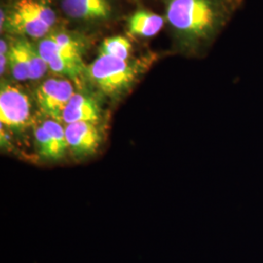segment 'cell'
Segmentation results:
<instances>
[{
	"label": "cell",
	"instance_id": "2e32d148",
	"mask_svg": "<svg viewBox=\"0 0 263 263\" xmlns=\"http://www.w3.org/2000/svg\"><path fill=\"white\" fill-rule=\"evenodd\" d=\"M8 65V54H0V73L1 76L5 72Z\"/></svg>",
	"mask_w": 263,
	"mask_h": 263
},
{
	"label": "cell",
	"instance_id": "7c38bea8",
	"mask_svg": "<svg viewBox=\"0 0 263 263\" xmlns=\"http://www.w3.org/2000/svg\"><path fill=\"white\" fill-rule=\"evenodd\" d=\"M8 66L16 80L25 81L29 79L27 40H19L11 45L8 52Z\"/></svg>",
	"mask_w": 263,
	"mask_h": 263
},
{
	"label": "cell",
	"instance_id": "8fae6325",
	"mask_svg": "<svg viewBox=\"0 0 263 263\" xmlns=\"http://www.w3.org/2000/svg\"><path fill=\"white\" fill-rule=\"evenodd\" d=\"M128 23L132 33L143 37H152L162 29L165 20L158 14L140 10L132 15Z\"/></svg>",
	"mask_w": 263,
	"mask_h": 263
},
{
	"label": "cell",
	"instance_id": "3957f363",
	"mask_svg": "<svg viewBox=\"0 0 263 263\" xmlns=\"http://www.w3.org/2000/svg\"><path fill=\"white\" fill-rule=\"evenodd\" d=\"M88 76L104 94H120L136 77V69L127 61L100 54L89 66Z\"/></svg>",
	"mask_w": 263,
	"mask_h": 263
},
{
	"label": "cell",
	"instance_id": "8992f818",
	"mask_svg": "<svg viewBox=\"0 0 263 263\" xmlns=\"http://www.w3.org/2000/svg\"><path fill=\"white\" fill-rule=\"evenodd\" d=\"M38 149L43 157L58 160L62 158L68 147L66 129L54 119L45 120L34 132Z\"/></svg>",
	"mask_w": 263,
	"mask_h": 263
},
{
	"label": "cell",
	"instance_id": "9c48e42d",
	"mask_svg": "<svg viewBox=\"0 0 263 263\" xmlns=\"http://www.w3.org/2000/svg\"><path fill=\"white\" fill-rule=\"evenodd\" d=\"M64 12L77 20H103L109 17L111 8L108 0H62Z\"/></svg>",
	"mask_w": 263,
	"mask_h": 263
},
{
	"label": "cell",
	"instance_id": "30bf717a",
	"mask_svg": "<svg viewBox=\"0 0 263 263\" xmlns=\"http://www.w3.org/2000/svg\"><path fill=\"white\" fill-rule=\"evenodd\" d=\"M100 118L99 107L89 97L84 95L76 94L71 97L66 104L63 114L62 121L66 124L77 122H98Z\"/></svg>",
	"mask_w": 263,
	"mask_h": 263
},
{
	"label": "cell",
	"instance_id": "4fadbf2b",
	"mask_svg": "<svg viewBox=\"0 0 263 263\" xmlns=\"http://www.w3.org/2000/svg\"><path fill=\"white\" fill-rule=\"evenodd\" d=\"M131 51L130 41L123 36L105 38L100 48V54L114 57L124 61H128Z\"/></svg>",
	"mask_w": 263,
	"mask_h": 263
},
{
	"label": "cell",
	"instance_id": "277c9868",
	"mask_svg": "<svg viewBox=\"0 0 263 263\" xmlns=\"http://www.w3.org/2000/svg\"><path fill=\"white\" fill-rule=\"evenodd\" d=\"M30 118V102L19 88L2 85L0 91V122L13 131H21Z\"/></svg>",
	"mask_w": 263,
	"mask_h": 263
},
{
	"label": "cell",
	"instance_id": "d6986e66",
	"mask_svg": "<svg viewBox=\"0 0 263 263\" xmlns=\"http://www.w3.org/2000/svg\"><path fill=\"white\" fill-rule=\"evenodd\" d=\"M4 21H5V14L3 13V11H1V29H3Z\"/></svg>",
	"mask_w": 263,
	"mask_h": 263
},
{
	"label": "cell",
	"instance_id": "ac0fdd59",
	"mask_svg": "<svg viewBox=\"0 0 263 263\" xmlns=\"http://www.w3.org/2000/svg\"><path fill=\"white\" fill-rule=\"evenodd\" d=\"M228 1H229V2H231V3H232V4H233V5H234V6H239V5H240V3H241V1H242V0H228Z\"/></svg>",
	"mask_w": 263,
	"mask_h": 263
},
{
	"label": "cell",
	"instance_id": "5bb4252c",
	"mask_svg": "<svg viewBox=\"0 0 263 263\" xmlns=\"http://www.w3.org/2000/svg\"><path fill=\"white\" fill-rule=\"evenodd\" d=\"M51 35L56 41L57 45H58V47L60 48L61 52L67 59H69L70 61H72L77 65L82 66L80 46L76 40H74L70 35L64 33V32L53 33Z\"/></svg>",
	"mask_w": 263,
	"mask_h": 263
},
{
	"label": "cell",
	"instance_id": "e0dca14e",
	"mask_svg": "<svg viewBox=\"0 0 263 263\" xmlns=\"http://www.w3.org/2000/svg\"><path fill=\"white\" fill-rule=\"evenodd\" d=\"M0 54H8L7 53V43L3 38L0 41Z\"/></svg>",
	"mask_w": 263,
	"mask_h": 263
},
{
	"label": "cell",
	"instance_id": "6da1fadb",
	"mask_svg": "<svg viewBox=\"0 0 263 263\" xmlns=\"http://www.w3.org/2000/svg\"><path fill=\"white\" fill-rule=\"evenodd\" d=\"M231 7L228 0H168L166 18L182 43L194 49L221 29Z\"/></svg>",
	"mask_w": 263,
	"mask_h": 263
},
{
	"label": "cell",
	"instance_id": "9a60e30c",
	"mask_svg": "<svg viewBox=\"0 0 263 263\" xmlns=\"http://www.w3.org/2000/svg\"><path fill=\"white\" fill-rule=\"evenodd\" d=\"M27 50H28V67H29L28 80H37L46 73L49 67L44 59L39 54L37 48L34 47L28 41H27Z\"/></svg>",
	"mask_w": 263,
	"mask_h": 263
},
{
	"label": "cell",
	"instance_id": "7a4b0ae2",
	"mask_svg": "<svg viewBox=\"0 0 263 263\" xmlns=\"http://www.w3.org/2000/svg\"><path fill=\"white\" fill-rule=\"evenodd\" d=\"M56 14L41 0H18L8 18L11 31L32 38L46 37L55 25Z\"/></svg>",
	"mask_w": 263,
	"mask_h": 263
},
{
	"label": "cell",
	"instance_id": "52a82bcc",
	"mask_svg": "<svg viewBox=\"0 0 263 263\" xmlns=\"http://www.w3.org/2000/svg\"><path fill=\"white\" fill-rule=\"evenodd\" d=\"M65 129L68 147L76 155L92 154L99 147L101 135L95 123H71L67 124Z\"/></svg>",
	"mask_w": 263,
	"mask_h": 263
},
{
	"label": "cell",
	"instance_id": "5b68a950",
	"mask_svg": "<svg viewBox=\"0 0 263 263\" xmlns=\"http://www.w3.org/2000/svg\"><path fill=\"white\" fill-rule=\"evenodd\" d=\"M74 95L73 86L65 79H48L40 85L36 92V100L41 111L51 119L61 120L62 114Z\"/></svg>",
	"mask_w": 263,
	"mask_h": 263
},
{
	"label": "cell",
	"instance_id": "ba28073f",
	"mask_svg": "<svg viewBox=\"0 0 263 263\" xmlns=\"http://www.w3.org/2000/svg\"><path fill=\"white\" fill-rule=\"evenodd\" d=\"M38 51L46 62L48 67L58 74L67 76L77 79L81 71L82 66L77 65L67 59L58 47L56 41L52 35H48L39 42Z\"/></svg>",
	"mask_w": 263,
	"mask_h": 263
}]
</instances>
